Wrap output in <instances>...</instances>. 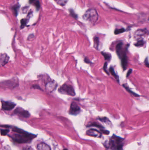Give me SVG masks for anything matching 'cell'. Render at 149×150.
<instances>
[{
	"mask_svg": "<svg viewBox=\"0 0 149 150\" xmlns=\"http://www.w3.org/2000/svg\"><path fill=\"white\" fill-rule=\"evenodd\" d=\"M83 18L84 20L91 23H95L98 19V15L95 9H90L86 12Z\"/></svg>",
	"mask_w": 149,
	"mask_h": 150,
	"instance_id": "3",
	"label": "cell"
},
{
	"mask_svg": "<svg viewBox=\"0 0 149 150\" xmlns=\"http://www.w3.org/2000/svg\"></svg>",
	"mask_w": 149,
	"mask_h": 150,
	"instance_id": "38",
	"label": "cell"
},
{
	"mask_svg": "<svg viewBox=\"0 0 149 150\" xmlns=\"http://www.w3.org/2000/svg\"><path fill=\"white\" fill-rule=\"evenodd\" d=\"M102 54L103 55V56L105 58V60L107 61H109L111 58V55L109 53H106L104 52H102Z\"/></svg>",
	"mask_w": 149,
	"mask_h": 150,
	"instance_id": "25",
	"label": "cell"
},
{
	"mask_svg": "<svg viewBox=\"0 0 149 150\" xmlns=\"http://www.w3.org/2000/svg\"><path fill=\"white\" fill-rule=\"evenodd\" d=\"M101 131L102 133H103V134H106V135H108V134H109V131H108V130L102 129V130H101Z\"/></svg>",
	"mask_w": 149,
	"mask_h": 150,
	"instance_id": "30",
	"label": "cell"
},
{
	"mask_svg": "<svg viewBox=\"0 0 149 150\" xmlns=\"http://www.w3.org/2000/svg\"><path fill=\"white\" fill-rule=\"evenodd\" d=\"M70 14H71V15H72V16L73 17V18H76V17H77V15H76V14L74 12L72 11V10H70Z\"/></svg>",
	"mask_w": 149,
	"mask_h": 150,
	"instance_id": "33",
	"label": "cell"
},
{
	"mask_svg": "<svg viewBox=\"0 0 149 150\" xmlns=\"http://www.w3.org/2000/svg\"><path fill=\"white\" fill-rule=\"evenodd\" d=\"M94 47L96 48V49H98V47L99 46V39L98 37H95L94 39Z\"/></svg>",
	"mask_w": 149,
	"mask_h": 150,
	"instance_id": "20",
	"label": "cell"
},
{
	"mask_svg": "<svg viewBox=\"0 0 149 150\" xmlns=\"http://www.w3.org/2000/svg\"><path fill=\"white\" fill-rule=\"evenodd\" d=\"M149 34L148 31L146 29H142L137 30L135 33V37L137 38H139L145 36Z\"/></svg>",
	"mask_w": 149,
	"mask_h": 150,
	"instance_id": "10",
	"label": "cell"
},
{
	"mask_svg": "<svg viewBox=\"0 0 149 150\" xmlns=\"http://www.w3.org/2000/svg\"><path fill=\"white\" fill-rule=\"evenodd\" d=\"M132 69H129V71L128 72V73L127 74L126 77H129V75H130V74L132 73Z\"/></svg>",
	"mask_w": 149,
	"mask_h": 150,
	"instance_id": "34",
	"label": "cell"
},
{
	"mask_svg": "<svg viewBox=\"0 0 149 150\" xmlns=\"http://www.w3.org/2000/svg\"><path fill=\"white\" fill-rule=\"evenodd\" d=\"M28 20L26 19H24L21 20V29H23L24 27L26 26V25L28 23Z\"/></svg>",
	"mask_w": 149,
	"mask_h": 150,
	"instance_id": "24",
	"label": "cell"
},
{
	"mask_svg": "<svg viewBox=\"0 0 149 150\" xmlns=\"http://www.w3.org/2000/svg\"><path fill=\"white\" fill-rule=\"evenodd\" d=\"M2 109L4 111H10L12 110L16 106V104L9 101H1Z\"/></svg>",
	"mask_w": 149,
	"mask_h": 150,
	"instance_id": "5",
	"label": "cell"
},
{
	"mask_svg": "<svg viewBox=\"0 0 149 150\" xmlns=\"http://www.w3.org/2000/svg\"><path fill=\"white\" fill-rule=\"evenodd\" d=\"M9 60V57L6 54H1L0 56V64L2 66L7 64Z\"/></svg>",
	"mask_w": 149,
	"mask_h": 150,
	"instance_id": "11",
	"label": "cell"
},
{
	"mask_svg": "<svg viewBox=\"0 0 149 150\" xmlns=\"http://www.w3.org/2000/svg\"><path fill=\"white\" fill-rule=\"evenodd\" d=\"M9 136L15 143H30L36 137V135L25 131L23 133H15Z\"/></svg>",
	"mask_w": 149,
	"mask_h": 150,
	"instance_id": "2",
	"label": "cell"
},
{
	"mask_svg": "<svg viewBox=\"0 0 149 150\" xmlns=\"http://www.w3.org/2000/svg\"><path fill=\"white\" fill-rule=\"evenodd\" d=\"M123 86L125 88V89H126V90H127V91L129 92V93H131L132 94H133V95L135 97H139V95H138L137 94H136V93H135L133 92L132 90H130V89L129 88V87H128L127 86H126V85H124V84H123Z\"/></svg>",
	"mask_w": 149,
	"mask_h": 150,
	"instance_id": "21",
	"label": "cell"
},
{
	"mask_svg": "<svg viewBox=\"0 0 149 150\" xmlns=\"http://www.w3.org/2000/svg\"><path fill=\"white\" fill-rule=\"evenodd\" d=\"M107 63L105 62V63L104 67H103V69H104V70L105 72L106 73H107L108 74H109L108 72V71H107Z\"/></svg>",
	"mask_w": 149,
	"mask_h": 150,
	"instance_id": "29",
	"label": "cell"
},
{
	"mask_svg": "<svg viewBox=\"0 0 149 150\" xmlns=\"http://www.w3.org/2000/svg\"><path fill=\"white\" fill-rule=\"evenodd\" d=\"M117 53L119 57H121L123 52V43H118L116 47Z\"/></svg>",
	"mask_w": 149,
	"mask_h": 150,
	"instance_id": "15",
	"label": "cell"
},
{
	"mask_svg": "<svg viewBox=\"0 0 149 150\" xmlns=\"http://www.w3.org/2000/svg\"><path fill=\"white\" fill-rule=\"evenodd\" d=\"M18 83V82L17 81V80L13 79V80H7L6 82H4L3 83H4V85H3L6 86L7 88H13L14 87L17 86Z\"/></svg>",
	"mask_w": 149,
	"mask_h": 150,
	"instance_id": "9",
	"label": "cell"
},
{
	"mask_svg": "<svg viewBox=\"0 0 149 150\" xmlns=\"http://www.w3.org/2000/svg\"><path fill=\"white\" fill-rule=\"evenodd\" d=\"M124 139L120 137L113 135L109 141H106L104 145L110 150H123Z\"/></svg>",
	"mask_w": 149,
	"mask_h": 150,
	"instance_id": "1",
	"label": "cell"
},
{
	"mask_svg": "<svg viewBox=\"0 0 149 150\" xmlns=\"http://www.w3.org/2000/svg\"><path fill=\"white\" fill-rule=\"evenodd\" d=\"M109 71L110 73L113 75V76L117 80H118L119 81V77L116 75V73H115V71H114V69H113V67H111V68H110Z\"/></svg>",
	"mask_w": 149,
	"mask_h": 150,
	"instance_id": "23",
	"label": "cell"
},
{
	"mask_svg": "<svg viewBox=\"0 0 149 150\" xmlns=\"http://www.w3.org/2000/svg\"><path fill=\"white\" fill-rule=\"evenodd\" d=\"M63 150H68L67 149H66V148H65V149H64Z\"/></svg>",
	"mask_w": 149,
	"mask_h": 150,
	"instance_id": "37",
	"label": "cell"
},
{
	"mask_svg": "<svg viewBox=\"0 0 149 150\" xmlns=\"http://www.w3.org/2000/svg\"><path fill=\"white\" fill-rule=\"evenodd\" d=\"M56 3L58 4L60 6H64L66 4L69 0H54Z\"/></svg>",
	"mask_w": 149,
	"mask_h": 150,
	"instance_id": "17",
	"label": "cell"
},
{
	"mask_svg": "<svg viewBox=\"0 0 149 150\" xmlns=\"http://www.w3.org/2000/svg\"><path fill=\"white\" fill-rule=\"evenodd\" d=\"M37 149L38 150H51L50 146L44 143L38 144L37 146Z\"/></svg>",
	"mask_w": 149,
	"mask_h": 150,
	"instance_id": "14",
	"label": "cell"
},
{
	"mask_svg": "<svg viewBox=\"0 0 149 150\" xmlns=\"http://www.w3.org/2000/svg\"><path fill=\"white\" fill-rule=\"evenodd\" d=\"M88 127H96L98 128H99L100 129H101V130H102L104 128V127H103L102 125H101L97 123H93L90 124Z\"/></svg>",
	"mask_w": 149,
	"mask_h": 150,
	"instance_id": "22",
	"label": "cell"
},
{
	"mask_svg": "<svg viewBox=\"0 0 149 150\" xmlns=\"http://www.w3.org/2000/svg\"><path fill=\"white\" fill-rule=\"evenodd\" d=\"M80 112V108L77 105L76 103L75 102H72L70 107L69 113L72 115H76L79 114Z\"/></svg>",
	"mask_w": 149,
	"mask_h": 150,
	"instance_id": "6",
	"label": "cell"
},
{
	"mask_svg": "<svg viewBox=\"0 0 149 150\" xmlns=\"http://www.w3.org/2000/svg\"><path fill=\"white\" fill-rule=\"evenodd\" d=\"M121 63L124 70H126L127 67L128 65V58L126 55V54H123L121 57Z\"/></svg>",
	"mask_w": 149,
	"mask_h": 150,
	"instance_id": "13",
	"label": "cell"
},
{
	"mask_svg": "<svg viewBox=\"0 0 149 150\" xmlns=\"http://www.w3.org/2000/svg\"><path fill=\"white\" fill-rule=\"evenodd\" d=\"M10 130L8 129H1L0 130V133H1V135L2 136H6L7 135V134L9 132Z\"/></svg>",
	"mask_w": 149,
	"mask_h": 150,
	"instance_id": "26",
	"label": "cell"
},
{
	"mask_svg": "<svg viewBox=\"0 0 149 150\" xmlns=\"http://www.w3.org/2000/svg\"><path fill=\"white\" fill-rule=\"evenodd\" d=\"M84 61H85V62L87 63H91V62H90L89 60H88V59H87V58H85L84 59Z\"/></svg>",
	"mask_w": 149,
	"mask_h": 150,
	"instance_id": "36",
	"label": "cell"
},
{
	"mask_svg": "<svg viewBox=\"0 0 149 150\" xmlns=\"http://www.w3.org/2000/svg\"><path fill=\"white\" fill-rule=\"evenodd\" d=\"M145 43V42L143 40H140L138 41L135 44V45L136 47H141Z\"/></svg>",
	"mask_w": 149,
	"mask_h": 150,
	"instance_id": "27",
	"label": "cell"
},
{
	"mask_svg": "<svg viewBox=\"0 0 149 150\" xmlns=\"http://www.w3.org/2000/svg\"><path fill=\"white\" fill-rule=\"evenodd\" d=\"M29 3L35 5L37 8H40L39 0H29Z\"/></svg>",
	"mask_w": 149,
	"mask_h": 150,
	"instance_id": "16",
	"label": "cell"
},
{
	"mask_svg": "<svg viewBox=\"0 0 149 150\" xmlns=\"http://www.w3.org/2000/svg\"><path fill=\"white\" fill-rule=\"evenodd\" d=\"M99 120H100L101 122H103L107 124L108 125H110L111 124V122L110 121V120L106 117H103V118H99Z\"/></svg>",
	"mask_w": 149,
	"mask_h": 150,
	"instance_id": "19",
	"label": "cell"
},
{
	"mask_svg": "<svg viewBox=\"0 0 149 150\" xmlns=\"http://www.w3.org/2000/svg\"><path fill=\"white\" fill-rule=\"evenodd\" d=\"M125 29L123 28L119 29H116L115 31V34H119L120 33H123L125 32Z\"/></svg>",
	"mask_w": 149,
	"mask_h": 150,
	"instance_id": "28",
	"label": "cell"
},
{
	"mask_svg": "<svg viewBox=\"0 0 149 150\" xmlns=\"http://www.w3.org/2000/svg\"><path fill=\"white\" fill-rule=\"evenodd\" d=\"M19 7V6H18V5H17L16 6H15L14 7L13 10L14 11V12H15V14H17L18 13V11L17 10H18V8Z\"/></svg>",
	"mask_w": 149,
	"mask_h": 150,
	"instance_id": "31",
	"label": "cell"
},
{
	"mask_svg": "<svg viewBox=\"0 0 149 150\" xmlns=\"http://www.w3.org/2000/svg\"><path fill=\"white\" fill-rule=\"evenodd\" d=\"M145 63L146 64V65L147 67H149V63L148 62V61L147 60V59H146V60H145Z\"/></svg>",
	"mask_w": 149,
	"mask_h": 150,
	"instance_id": "35",
	"label": "cell"
},
{
	"mask_svg": "<svg viewBox=\"0 0 149 150\" xmlns=\"http://www.w3.org/2000/svg\"><path fill=\"white\" fill-rule=\"evenodd\" d=\"M22 150H33V149L30 146H25V147H24L23 149H22Z\"/></svg>",
	"mask_w": 149,
	"mask_h": 150,
	"instance_id": "32",
	"label": "cell"
},
{
	"mask_svg": "<svg viewBox=\"0 0 149 150\" xmlns=\"http://www.w3.org/2000/svg\"><path fill=\"white\" fill-rule=\"evenodd\" d=\"M87 135L91 137L100 138L102 137V133L98 130L95 129H90L86 132Z\"/></svg>",
	"mask_w": 149,
	"mask_h": 150,
	"instance_id": "8",
	"label": "cell"
},
{
	"mask_svg": "<svg viewBox=\"0 0 149 150\" xmlns=\"http://www.w3.org/2000/svg\"><path fill=\"white\" fill-rule=\"evenodd\" d=\"M57 83L56 82H49L47 83L46 85V88L49 92H52L55 90L57 87Z\"/></svg>",
	"mask_w": 149,
	"mask_h": 150,
	"instance_id": "12",
	"label": "cell"
},
{
	"mask_svg": "<svg viewBox=\"0 0 149 150\" xmlns=\"http://www.w3.org/2000/svg\"><path fill=\"white\" fill-rule=\"evenodd\" d=\"M12 130L14 132L17 133H23L25 132V130L21 129L20 128H17L16 127H13L12 129Z\"/></svg>",
	"mask_w": 149,
	"mask_h": 150,
	"instance_id": "18",
	"label": "cell"
},
{
	"mask_svg": "<svg viewBox=\"0 0 149 150\" xmlns=\"http://www.w3.org/2000/svg\"><path fill=\"white\" fill-rule=\"evenodd\" d=\"M60 93L67 94L71 96H74L76 95L75 90L71 85L64 84L60 87L58 90Z\"/></svg>",
	"mask_w": 149,
	"mask_h": 150,
	"instance_id": "4",
	"label": "cell"
},
{
	"mask_svg": "<svg viewBox=\"0 0 149 150\" xmlns=\"http://www.w3.org/2000/svg\"><path fill=\"white\" fill-rule=\"evenodd\" d=\"M14 113L15 114L19 115L22 116L25 118H28L30 116V113L28 111L24 110L22 108H18L16 109Z\"/></svg>",
	"mask_w": 149,
	"mask_h": 150,
	"instance_id": "7",
	"label": "cell"
}]
</instances>
